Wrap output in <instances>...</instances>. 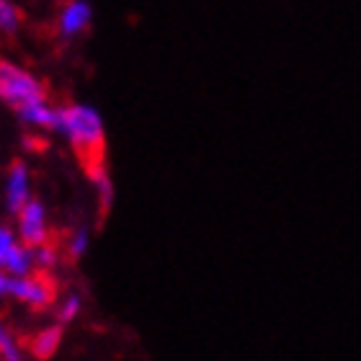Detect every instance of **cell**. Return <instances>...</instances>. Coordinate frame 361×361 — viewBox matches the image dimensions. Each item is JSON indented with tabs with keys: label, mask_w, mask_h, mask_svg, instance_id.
Wrapping results in <instances>:
<instances>
[{
	"label": "cell",
	"mask_w": 361,
	"mask_h": 361,
	"mask_svg": "<svg viewBox=\"0 0 361 361\" xmlns=\"http://www.w3.org/2000/svg\"><path fill=\"white\" fill-rule=\"evenodd\" d=\"M18 119L37 129H57L60 124V106H52L49 101H39L26 109H18Z\"/></svg>",
	"instance_id": "obj_8"
},
{
	"label": "cell",
	"mask_w": 361,
	"mask_h": 361,
	"mask_svg": "<svg viewBox=\"0 0 361 361\" xmlns=\"http://www.w3.org/2000/svg\"><path fill=\"white\" fill-rule=\"evenodd\" d=\"M80 310H83V300H80V294H68V297L60 302V307H57V323L60 325L73 323V320L80 315Z\"/></svg>",
	"instance_id": "obj_13"
},
{
	"label": "cell",
	"mask_w": 361,
	"mask_h": 361,
	"mask_svg": "<svg viewBox=\"0 0 361 361\" xmlns=\"http://www.w3.org/2000/svg\"><path fill=\"white\" fill-rule=\"evenodd\" d=\"M18 245H21V240L16 238L13 230H11V227H0V271H3L6 261L11 258V253H13Z\"/></svg>",
	"instance_id": "obj_15"
},
{
	"label": "cell",
	"mask_w": 361,
	"mask_h": 361,
	"mask_svg": "<svg viewBox=\"0 0 361 361\" xmlns=\"http://www.w3.org/2000/svg\"><path fill=\"white\" fill-rule=\"evenodd\" d=\"M0 361H23L21 343L3 320H0Z\"/></svg>",
	"instance_id": "obj_11"
},
{
	"label": "cell",
	"mask_w": 361,
	"mask_h": 361,
	"mask_svg": "<svg viewBox=\"0 0 361 361\" xmlns=\"http://www.w3.org/2000/svg\"><path fill=\"white\" fill-rule=\"evenodd\" d=\"M37 269V258H34V250L26 248V245H18V248L11 253V258L6 261L3 271H6L11 279H23V276H31V271Z\"/></svg>",
	"instance_id": "obj_9"
},
{
	"label": "cell",
	"mask_w": 361,
	"mask_h": 361,
	"mask_svg": "<svg viewBox=\"0 0 361 361\" xmlns=\"http://www.w3.org/2000/svg\"><path fill=\"white\" fill-rule=\"evenodd\" d=\"M21 26V11L11 0H0V34H16Z\"/></svg>",
	"instance_id": "obj_12"
},
{
	"label": "cell",
	"mask_w": 361,
	"mask_h": 361,
	"mask_svg": "<svg viewBox=\"0 0 361 361\" xmlns=\"http://www.w3.org/2000/svg\"><path fill=\"white\" fill-rule=\"evenodd\" d=\"M93 21V8L85 0H73V3H65L57 16V31H60L62 39H73L80 37L85 29Z\"/></svg>",
	"instance_id": "obj_6"
},
{
	"label": "cell",
	"mask_w": 361,
	"mask_h": 361,
	"mask_svg": "<svg viewBox=\"0 0 361 361\" xmlns=\"http://www.w3.org/2000/svg\"><path fill=\"white\" fill-rule=\"evenodd\" d=\"M0 101H6L18 111L31 104L47 101V88L39 78H34L21 65L0 60Z\"/></svg>",
	"instance_id": "obj_2"
},
{
	"label": "cell",
	"mask_w": 361,
	"mask_h": 361,
	"mask_svg": "<svg viewBox=\"0 0 361 361\" xmlns=\"http://www.w3.org/2000/svg\"><path fill=\"white\" fill-rule=\"evenodd\" d=\"M8 281H11V276H8L6 271H0V297L8 294Z\"/></svg>",
	"instance_id": "obj_17"
},
{
	"label": "cell",
	"mask_w": 361,
	"mask_h": 361,
	"mask_svg": "<svg viewBox=\"0 0 361 361\" xmlns=\"http://www.w3.org/2000/svg\"><path fill=\"white\" fill-rule=\"evenodd\" d=\"M34 258H37V266L39 269H44V271H49L54 264H57V250H54V245H42V248H37L34 250Z\"/></svg>",
	"instance_id": "obj_16"
},
{
	"label": "cell",
	"mask_w": 361,
	"mask_h": 361,
	"mask_svg": "<svg viewBox=\"0 0 361 361\" xmlns=\"http://www.w3.org/2000/svg\"><path fill=\"white\" fill-rule=\"evenodd\" d=\"M8 294L34 310H44L54 300V284L52 279H47L44 274H37V276L31 274V276L23 279H11L8 281Z\"/></svg>",
	"instance_id": "obj_4"
},
{
	"label": "cell",
	"mask_w": 361,
	"mask_h": 361,
	"mask_svg": "<svg viewBox=\"0 0 361 361\" xmlns=\"http://www.w3.org/2000/svg\"><path fill=\"white\" fill-rule=\"evenodd\" d=\"M31 199H34V196H31L29 166L21 163V160H16L13 166L8 168V176H6V207H8V212L18 217V212H21Z\"/></svg>",
	"instance_id": "obj_5"
},
{
	"label": "cell",
	"mask_w": 361,
	"mask_h": 361,
	"mask_svg": "<svg viewBox=\"0 0 361 361\" xmlns=\"http://www.w3.org/2000/svg\"><path fill=\"white\" fill-rule=\"evenodd\" d=\"M88 245H90L88 230H75L68 240V256L73 258V261H80V258L88 253Z\"/></svg>",
	"instance_id": "obj_14"
},
{
	"label": "cell",
	"mask_w": 361,
	"mask_h": 361,
	"mask_svg": "<svg viewBox=\"0 0 361 361\" xmlns=\"http://www.w3.org/2000/svg\"><path fill=\"white\" fill-rule=\"evenodd\" d=\"M90 173V180H93V186H96V194H98V207H101V212H109L114 204V180L111 176H109V171H106V166H96L88 171Z\"/></svg>",
	"instance_id": "obj_10"
},
{
	"label": "cell",
	"mask_w": 361,
	"mask_h": 361,
	"mask_svg": "<svg viewBox=\"0 0 361 361\" xmlns=\"http://www.w3.org/2000/svg\"><path fill=\"white\" fill-rule=\"evenodd\" d=\"M18 240L31 250H37L49 243L47 209L39 199H31V202L18 212Z\"/></svg>",
	"instance_id": "obj_3"
},
{
	"label": "cell",
	"mask_w": 361,
	"mask_h": 361,
	"mask_svg": "<svg viewBox=\"0 0 361 361\" xmlns=\"http://www.w3.org/2000/svg\"><path fill=\"white\" fill-rule=\"evenodd\" d=\"M60 132L78 158H83L85 168L104 166V147H106V132H104V116L88 104H70L60 106Z\"/></svg>",
	"instance_id": "obj_1"
},
{
	"label": "cell",
	"mask_w": 361,
	"mask_h": 361,
	"mask_svg": "<svg viewBox=\"0 0 361 361\" xmlns=\"http://www.w3.org/2000/svg\"><path fill=\"white\" fill-rule=\"evenodd\" d=\"M62 336H65V331H62L60 323L44 325L42 331L34 333V338H31V354H34V359L39 361L52 359L62 346Z\"/></svg>",
	"instance_id": "obj_7"
}]
</instances>
